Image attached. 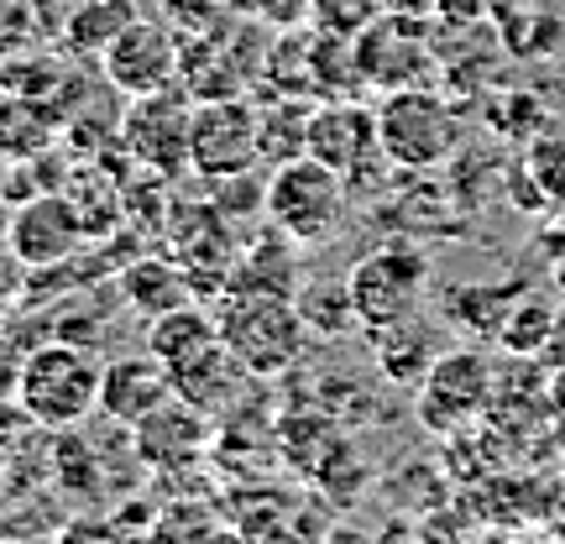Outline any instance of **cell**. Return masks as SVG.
Segmentation results:
<instances>
[{"label": "cell", "mask_w": 565, "mask_h": 544, "mask_svg": "<svg viewBox=\"0 0 565 544\" xmlns=\"http://www.w3.org/2000/svg\"><path fill=\"white\" fill-rule=\"evenodd\" d=\"M100 366L74 341H42L26 351L17 404L32 414L38 429H79L89 414H100Z\"/></svg>", "instance_id": "obj_1"}, {"label": "cell", "mask_w": 565, "mask_h": 544, "mask_svg": "<svg viewBox=\"0 0 565 544\" xmlns=\"http://www.w3.org/2000/svg\"><path fill=\"white\" fill-rule=\"evenodd\" d=\"M377 141H383L393 168L429 173V168H440V162H450L461 152L466 121L440 89L404 84V89H387L383 105H377Z\"/></svg>", "instance_id": "obj_2"}, {"label": "cell", "mask_w": 565, "mask_h": 544, "mask_svg": "<svg viewBox=\"0 0 565 544\" xmlns=\"http://www.w3.org/2000/svg\"><path fill=\"white\" fill-rule=\"evenodd\" d=\"M345 210H351V183L309 152L294 162H278L267 179V221L299 246L330 242L345 225Z\"/></svg>", "instance_id": "obj_3"}, {"label": "cell", "mask_w": 565, "mask_h": 544, "mask_svg": "<svg viewBox=\"0 0 565 544\" xmlns=\"http://www.w3.org/2000/svg\"><path fill=\"white\" fill-rule=\"evenodd\" d=\"M221 341L242 356L257 377H282L303 362L309 351V324H303L294 299H246V294H225L221 299Z\"/></svg>", "instance_id": "obj_4"}, {"label": "cell", "mask_w": 565, "mask_h": 544, "mask_svg": "<svg viewBox=\"0 0 565 544\" xmlns=\"http://www.w3.org/2000/svg\"><path fill=\"white\" fill-rule=\"evenodd\" d=\"M345 288L356 299L362 330L408 320V314H419L424 288H429V257L408 242H383L377 252H366V257L351 263Z\"/></svg>", "instance_id": "obj_5"}, {"label": "cell", "mask_w": 565, "mask_h": 544, "mask_svg": "<svg viewBox=\"0 0 565 544\" xmlns=\"http://www.w3.org/2000/svg\"><path fill=\"white\" fill-rule=\"evenodd\" d=\"M189 126H194V100H189L183 84L137 95L121 116L126 158L147 168V173H158V179L189 173Z\"/></svg>", "instance_id": "obj_6"}, {"label": "cell", "mask_w": 565, "mask_h": 544, "mask_svg": "<svg viewBox=\"0 0 565 544\" xmlns=\"http://www.w3.org/2000/svg\"><path fill=\"white\" fill-rule=\"evenodd\" d=\"M429 17H408V11H383L366 32H356V68L362 84L372 89H404V84H424L440 58H435V42H429Z\"/></svg>", "instance_id": "obj_7"}, {"label": "cell", "mask_w": 565, "mask_h": 544, "mask_svg": "<svg viewBox=\"0 0 565 544\" xmlns=\"http://www.w3.org/2000/svg\"><path fill=\"white\" fill-rule=\"evenodd\" d=\"M492 404V362L482 351H440V362L414 387V414L435 435H456Z\"/></svg>", "instance_id": "obj_8"}, {"label": "cell", "mask_w": 565, "mask_h": 544, "mask_svg": "<svg viewBox=\"0 0 565 544\" xmlns=\"http://www.w3.org/2000/svg\"><path fill=\"white\" fill-rule=\"evenodd\" d=\"M263 110L246 95H225V100H194V126H189V168L200 179L215 173H236V168H257L263 147Z\"/></svg>", "instance_id": "obj_9"}, {"label": "cell", "mask_w": 565, "mask_h": 544, "mask_svg": "<svg viewBox=\"0 0 565 544\" xmlns=\"http://www.w3.org/2000/svg\"><path fill=\"white\" fill-rule=\"evenodd\" d=\"M6 242L17 246V257L26 267H53V263H68V257H84V246L95 236H89V221L74 204V194L68 189H47V194L11 204Z\"/></svg>", "instance_id": "obj_10"}, {"label": "cell", "mask_w": 565, "mask_h": 544, "mask_svg": "<svg viewBox=\"0 0 565 544\" xmlns=\"http://www.w3.org/2000/svg\"><path fill=\"white\" fill-rule=\"evenodd\" d=\"M179 58H183V32L162 17H137L121 38L105 47L100 74L105 84H116L126 100L137 95H152V89H168L179 84Z\"/></svg>", "instance_id": "obj_11"}, {"label": "cell", "mask_w": 565, "mask_h": 544, "mask_svg": "<svg viewBox=\"0 0 565 544\" xmlns=\"http://www.w3.org/2000/svg\"><path fill=\"white\" fill-rule=\"evenodd\" d=\"M168 246L183 263L194 294H221L231 288V267H236V231L231 215H221L215 204H173L168 215Z\"/></svg>", "instance_id": "obj_12"}, {"label": "cell", "mask_w": 565, "mask_h": 544, "mask_svg": "<svg viewBox=\"0 0 565 544\" xmlns=\"http://www.w3.org/2000/svg\"><path fill=\"white\" fill-rule=\"evenodd\" d=\"M309 158L335 168L345 183L356 179L362 168L387 162L383 141H377V110H366L356 95L315 105V116H309Z\"/></svg>", "instance_id": "obj_13"}, {"label": "cell", "mask_w": 565, "mask_h": 544, "mask_svg": "<svg viewBox=\"0 0 565 544\" xmlns=\"http://www.w3.org/2000/svg\"><path fill=\"white\" fill-rule=\"evenodd\" d=\"M168 377H173V393H179V398H189L194 408L215 414V419L236 414V408L257 393V372H252L225 341H210L200 356L179 362Z\"/></svg>", "instance_id": "obj_14"}, {"label": "cell", "mask_w": 565, "mask_h": 544, "mask_svg": "<svg viewBox=\"0 0 565 544\" xmlns=\"http://www.w3.org/2000/svg\"><path fill=\"white\" fill-rule=\"evenodd\" d=\"M215 440V414L194 408L189 398H162L147 419L131 429V450L147 466H189L204 445Z\"/></svg>", "instance_id": "obj_15"}, {"label": "cell", "mask_w": 565, "mask_h": 544, "mask_svg": "<svg viewBox=\"0 0 565 544\" xmlns=\"http://www.w3.org/2000/svg\"><path fill=\"white\" fill-rule=\"evenodd\" d=\"M162 398H173V377H168V366L152 351L116 356V362L100 366V419L121 424V429H137Z\"/></svg>", "instance_id": "obj_16"}, {"label": "cell", "mask_w": 565, "mask_h": 544, "mask_svg": "<svg viewBox=\"0 0 565 544\" xmlns=\"http://www.w3.org/2000/svg\"><path fill=\"white\" fill-rule=\"evenodd\" d=\"M294 236H282L278 225L267 236H252V242L236 252V267H231V288L225 294H246V299H294L299 294V252H294Z\"/></svg>", "instance_id": "obj_17"}, {"label": "cell", "mask_w": 565, "mask_h": 544, "mask_svg": "<svg viewBox=\"0 0 565 544\" xmlns=\"http://www.w3.org/2000/svg\"><path fill=\"white\" fill-rule=\"evenodd\" d=\"M366 345H372V362L383 372L387 383L398 387H419L424 372L440 362V330L419 314H408V320H393V324H377V330H362Z\"/></svg>", "instance_id": "obj_18"}, {"label": "cell", "mask_w": 565, "mask_h": 544, "mask_svg": "<svg viewBox=\"0 0 565 544\" xmlns=\"http://www.w3.org/2000/svg\"><path fill=\"white\" fill-rule=\"evenodd\" d=\"M116 294L121 303H131L141 320H152L162 309H179V303L194 299V282L183 273L179 257H162V252H141L131 263L121 267V278H116Z\"/></svg>", "instance_id": "obj_19"}, {"label": "cell", "mask_w": 565, "mask_h": 544, "mask_svg": "<svg viewBox=\"0 0 565 544\" xmlns=\"http://www.w3.org/2000/svg\"><path fill=\"white\" fill-rule=\"evenodd\" d=\"M141 341H147V351L173 372L179 362L200 356L210 341H221V324H215V314L194 309V299H189V303H179V309H162L152 320H141Z\"/></svg>", "instance_id": "obj_20"}, {"label": "cell", "mask_w": 565, "mask_h": 544, "mask_svg": "<svg viewBox=\"0 0 565 544\" xmlns=\"http://www.w3.org/2000/svg\"><path fill=\"white\" fill-rule=\"evenodd\" d=\"M137 17H141L137 0H84L79 11L68 17V26L58 32V47L79 63H100L105 47L121 38Z\"/></svg>", "instance_id": "obj_21"}, {"label": "cell", "mask_w": 565, "mask_h": 544, "mask_svg": "<svg viewBox=\"0 0 565 544\" xmlns=\"http://www.w3.org/2000/svg\"><path fill=\"white\" fill-rule=\"evenodd\" d=\"M58 116L42 100H26V95H6L0 89V162H26L42 158L53 141H58Z\"/></svg>", "instance_id": "obj_22"}, {"label": "cell", "mask_w": 565, "mask_h": 544, "mask_svg": "<svg viewBox=\"0 0 565 544\" xmlns=\"http://www.w3.org/2000/svg\"><path fill=\"white\" fill-rule=\"evenodd\" d=\"M529 282L513 278V282H487V288H450V299H445V314L461 324V330H471V335H503L508 314L524 303Z\"/></svg>", "instance_id": "obj_23"}, {"label": "cell", "mask_w": 565, "mask_h": 544, "mask_svg": "<svg viewBox=\"0 0 565 544\" xmlns=\"http://www.w3.org/2000/svg\"><path fill=\"white\" fill-rule=\"evenodd\" d=\"M294 303H299L309 335H320V341H341V335L362 330V314H356V299H351L345 278H303Z\"/></svg>", "instance_id": "obj_24"}, {"label": "cell", "mask_w": 565, "mask_h": 544, "mask_svg": "<svg viewBox=\"0 0 565 544\" xmlns=\"http://www.w3.org/2000/svg\"><path fill=\"white\" fill-rule=\"evenodd\" d=\"M498 42L513 58H545L565 42V21L545 6H519V11H498Z\"/></svg>", "instance_id": "obj_25"}, {"label": "cell", "mask_w": 565, "mask_h": 544, "mask_svg": "<svg viewBox=\"0 0 565 544\" xmlns=\"http://www.w3.org/2000/svg\"><path fill=\"white\" fill-rule=\"evenodd\" d=\"M309 116H315V105H294L282 95L278 105H267L263 110V131H257V147H263V162L267 168H278V162H294L309 152Z\"/></svg>", "instance_id": "obj_26"}, {"label": "cell", "mask_w": 565, "mask_h": 544, "mask_svg": "<svg viewBox=\"0 0 565 544\" xmlns=\"http://www.w3.org/2000/svg\"><path fill=\"white\" fill-rule=\"evenodd\" d=\"M267 179H273V168L257 162V168L215 173V179H204V189H210V204H215L221 215L246 221V215H267Z\"/></svg>", "instance_id": "obj_27"}, {"label": "cell", "mask_w": 565, "mask_h": 544, "mask_svg": "<svg viewBox=\"0 0 565 544\" xmlns=\"http://www.w3.org/2000/svg\"><path fill=\"white\" fill-rule=\"evenodd\" d=\"M550 330H555V314L545 309V299H529L524 294V303L508 314V324H503V335H498V341H503L508 351H519V356H534V351H545Z\"/></svg>", "instance_id": "obj_28"}, {"label": "cell", "mask_w": 565, "mask_h": 544, "mask_svg": "<svg viewBox=\"0 0 565 544\" xmlns=\"http://www.w3.org/2000/svg\"><path fill=\"white\" fill-rule=\"evenodd\" d=\"M383 11H393L387 0H315L309 21H315L320 32H341V38H356V32H366V26L383 17Z\"/></svg>", "instance_id": "obj_29"}, {"label": "cell", "mask_w": 565, "mask_h": 544, "mask_svg": "<svg viewBox=\"0 0 565 544\" xmlns=\"http://www.w3.org/2000/svg\"><path fill=\"white\" fill-rule=\"evenodd\" d=\"M38 42H47V32H42V21H38V6L32 0H0V58L26 53Z\"/></svg>", "instance_id": "obj_30"}, {"label": "cell", "mask_w": 565, "mask_h": 544, "mask_svg": "<svg viewBox=\"0 0 565 544\" xmlns=\"http://www.w3.org/2000/svg\"><path fill=\"white\" fill-rule=\"evenodd\" d=\"M225 11H231V0H158V17L173 21L183 38H189V32H210Z\"/></svg>", "instance_id": "obj_31"}, {"label": "cell", "mask_w": 565, "mask_h": 544, "mask_svg": "<svg viewBox=\"0 0 565 544\" xmlns=\"http://www.w3.org/2000/svg\"><path fill=\"white\" fill-rule=\"evenodd\" d=\"M246 11H252V21L267 26V32H294V26L309 21L315 0H246Z\"/></svg>", "instance_id": "obj_32"}, {"label": "cell", "mask_w": 565, "mask_h": 544, "mask_svg": "<svg viewBox=\"0 0 565 544\" xmlns=\"http://www.w3.org/2000/svg\"><path fill=\"white\" fill-rule=\"evenodd\" d=\"M26 273H32V267L21 263L17 246L6 242V231H0V309H6V303H17L21 294H26Z\"/></svg>", "instance_id": "obj_33"}, {"label": "cell", "mask_w": 565, "mask_h": 544, "mask_svg": "<svg viewBox=\"0 0 565 544\" xmlns=\"http://www.w3.org/2000/svg\"><path fill=\"white\" fill-rule=\"evenodd\" d=\"M21 366H26V345L0 324V398H17L21 387Z\"/></svg>", "instance_id": "obj_34"}, {"label": "cell", "mask_w": 565, "mask_h": 544, "mask_svg": "<svg viewBox=\"0 0 565 544\" xmlns=\"http://www.w3.org/2000/svg\"><path fill=\"white\" fill-rule=\"evenodd\" d=\"M393 11H408V17H435V6L440 0H387Z\"/></svg>", "instance_id": "obj_35"}]
</instances>
